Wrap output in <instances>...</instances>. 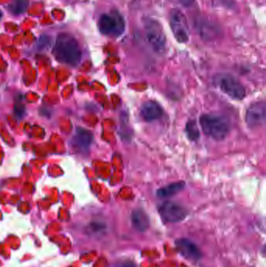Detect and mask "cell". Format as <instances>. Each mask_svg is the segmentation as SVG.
<instances>
[{
  "mask_svg": "<svg viewBox=\"0 0 266 267\" xmlns=\"http://www.w3.org/2000/svg\"><path fill=\"white\" fill-rule=\"evenodd\" d=\"M98 26L102 34L119 37L124 32L126 23L119 12L114 10L110 13L102 14L98 21Z\"/></svg>",
  "mask_w": 266,
  "mask_h": 267,
  "instance_id": "5b68a950",
  "label": "cell"
},
{
  "mask_svg": "<svg viewBox=\"0 0 266 267\" xmlns=\"http://www.w3.org/2000/svg\"><path fill=\"white\" fill-rule=\"evenodd\" d=\"M140 115L144 121L151 122L159 120L163 115V109L158 102L149 101L144 103L140 109Z\"/></svg>",
  "mask_w": 266,
  "mask_h": 267,
  "instance_id": "8fae6325",
  "label": "cell"
},
{
  "mask_svg": "<svg viewBox=\"0 0 266 267\" xmlns=\"http://www.w3.org/2000/svg\"><path fill=\"white\" fill-rule=\"evenodd\" d=\"M73 143L77 149L86 151L91 146L93 141V134L91 132L85 128H78L76 130L73 137Z\"/></svg>",
  "mask_w": 266,
  "mask_h": 267,
  "instance_id": "7c38bea8",
  "label": "cell"
},
{
  "mask_svg": "<svg viewBox=\"0 0 266 267\" xmlns=\"http://www.w3.org/2000/svg\"><path fill=\"white\" fill-rule=\"evenodd\" d=\"M145 34L148 43L153 51L159 55L166 53L167 41L162 25L159 21L153 18H147L145 22Z\"/></svg>",
  "mask_w": 266,
  "mask_h": 267,
  "instance_id": "3957f363",
  "label": "cell"
},
{
  "mask_svg": "<svg viewBox=\"0 0 266 267\" xmlns=\"http://www.w3.org/2000/svg\"><path fill=\"white\" fill-rule=\"evenodd\" d=\"M170 26L177 42L187 43L190 36L188 22L185 15L178 9L170 11Z\"/></svg>",
  "mask_w": 266,
  "mask_h": 267,
  "instance_id": "8992f818",
  "label": "cell"
},
{
  "mask_svg": "<svg viewBox=\"0 0 266 267\" xmlns=\"http://www.w3.org/2000/svg\"><path fill=\"white\" fill-rule=\"evenodd\" d=\"M266 106L265 102L251 104L246 112V123L250 128H259L266 123Z\"/></svg>",
  "mask_w": 266,
  "mask_h": 267,
  "instance_id": "ba28073f",
  "label": "cell"
},
{
  "mask_svg": "<svg viewBox=\"0 0 266 267\" xmlns=\"http://www.w3.org/2000/svg\"><path fill=\"white\" fill-rule=\"evenodd\" d=\"M185 185V182L183 181L172 183L163 188H159V190L157 191V196L159 198L171 197L174 195L177 194L179 192H181Z\"/></svg>",
  "mask_w": 266,
  "mask_h": 267,
  "instance_id": "9a60e30c",
  "label": "cell"
},
{
  "mask_svg": "<svg viewBox=\"0 0 266 267\" xmlns=\"http://www.w3.org/2000/svg\"><path fill=\"white\" fill-rule=\"evenodd\" d=\"M176 246L179 253L188 260H199L202 254L195 243L187 238H179L176 241Z\"/></svg>",
  "mask_w": 266,
  "mask_h": 267,
  "instance_id": "30bf717a",
  "label": "cell"
},
{
  "mask_svg": "<svg viewBox=\"0 0 266 267\" xmlns=\"http://www.w3.org/2000/svg\"><path fill=\"white\" fill-rule=\"evenodd\" d=\"M29 0H13L9 5V10L13 14L19 15L25 13L29 7Z\"/></svg>",
  "mask_w": 266,
  "mask_h": 267,
  "instance_id": "2e32d148",
  "label": "cell"
},
{
  "mask_svg": "<svg viewBox=\"0 0 266 267\" xmlns=\"http://www.w3.org/2000/svg\"><path fill=\"white\" fill-rule=\"evenodd\" d=\"M53 52L59 62L70 66H77L82 58V52L78 41L67 33H61L57 36Z\"/></svg>",
  "mask_w": 266,
  "mask_h": 267,
  "instance_id": "6da1fadb",
  "label": "cell"
},
{
  "mask_svg": "<svg viewBox=\"0 0 266 267\" xmlns=\"http://www.w3.org/2000/svg\"><path fill=\"white\" fill-rule=\"evenodd\" d=\"M184 7H191L195 4V0H178Z\"/></svg>",
  "mask_w": 266,
  "mask_h": 267,
  "instance_id": "ac0fdd59",
  "label": "cell"
},
{
  "mask_svg": "<svg viewBox=\"0 0 266 267\" xmlns=\"http://www.w3.org/2000/svg\"><path fill=\"white\" fill-rule=\"evenodd\" d=\"M195 27L201 37L206 41L217 38L220 35L221 30L215 23L206 18H198L195 22Z\"/></svg>",
  "mask_w": 266,
  "mask_h": 267,
  "instance_id": "9c48e42d",
  "label": "cell"
},
{
  "mask_svg": "<svg viewBox=\"0 0 266 267\" xmlns=\"http://www.w3.org/2000/svg\"><path fill=\"white\" fill-rule=\"evenodd\" d=\"M159 214L166 223H179L187 217L185 207L174 201H165L159 208Z\"/></svg>",
  "mask_w": 266,
  "mask_h": 267,
  "instance_id": "52a82bcc",
  "label": "cell"
},
{
  "mask_svg": "<svg viewBox=\"0 0 266 267\" xmlns=\"http://www.w3.org/2000/svg\"><path fill=\"white\" fill-rule=\"evenodd\" d=\"M108 227L106 223L100 220H94L89 223L85 228V232L89 237H98L106 234Z\"/></svg>",
  "mask_w": 266,
  "mask_h": 267,
  "instance_id": "5bb4252c",
  "label": "cell"
},
{
  "mask_svg": "<svg viewBox=\"0 0 266 267\" xmlns=\"http://www.w3.org/2000/svg\"><path fill=\"white\" fill-rule=\"evenodd\" d=\"M131 222L134 229L138 232H145L148 229L150 220L145 211L135 209L131 214Z\"/></svg>",
  "mask_w": 266,
  "mask_h": 267,
  "instance_id": "4fadbf2b",
  "label": "cell"
},
{
  "mask_svg": "<svg viewBox=\"0 0 266 267\" xmlns=\"http://www.w3.org/2000/svg\"><path fill=\"white\" fill-rule=\"evenodd\" d=\"M119 267H137L132 262H124Z\"/></svg>",
  "mask_w": 266,
  "mask_h": 267,
  "instance_id": "d6986e66",
  "label": "cell"
},
{
  "mask_svg": "<svg viewBox=\"0 0 266 267\" xmlns=\"http://www.w3.org/2000/svg\"><path fill=\"white\" fill-rule=\"evenodd\" d=\"M199 123L206 135L216 141L224 140L230 132L228 122L217 115H202L199 119Z\"/></svg>",
  "mask_w": 266,
  "mask_h": 267,
  "instance_id": "7a4b0ae2",
  "label": "cell"
},
{
  "mask_svg": "<svg viewBox=\"0 0 266 267\" xmlns=\"http://www.w3.org/2000/svg\"><path fill=\"white\" fill-rule=\"evenodd\" d=\"M2 11H1V10H0V20H1V18H2Z\"/></svg>",
  "mask_w": 266,
  "mask_h": 267,
  "instance_id": "ffe728a7",
  "label": "cell"
},
{
  "mask_svg": "<svg viewBox=\"0 0 266 267\" xmlns=\"http://www.w3.org/2000/svg\"><path fill=\"white\" fill-rule=\"evenodd\" d=\"M186 133H187L189 139L191 141H195L198 140V138L200 137V132L198 129L196 121L192 120V121H189L187 123Z\"/></svg>",
  "mask_w": 266,
  "mask_h": 267,
  "instance_id": "e0dca14e",
  "label": "cell"
},
{
  "mask_svg": "<svg viewBox=\"0 0 266 267\" xmlns=\"http://www.w3.org/2000/svg\"><path fill=\"white\" fill-rule=\"evenodd\" d=\"M214 83L224 94L233 100H242L245 98V88L231 74L219 73L214 77Z\"/></svg>",
  "mask_w": 266,
  "mask_h": 267,
  "instance_id": "277c9868",
  "label": "cell"
}]
</instances>
